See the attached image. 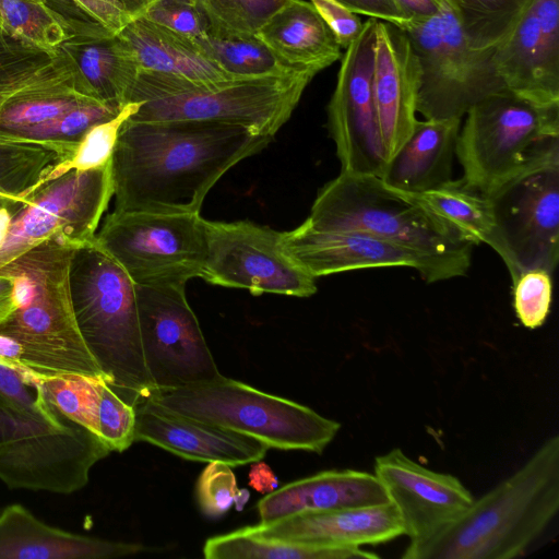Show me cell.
Instances as JSON below:
<instances>
[{
  "instance_id": "cell-1",
  "label": "cell",
  "mask_w": 559,
  "mask_h": 559,
  "mask_svg": "<svg viewBox=\"0 0 559 559\" xmlns=\"http://www.w3.org/2000/svg\"><path fill=\"white\" fill-rule=\"evenodd\" d=\"M272 140L223 122L127 119L110 160L115 211L200 213L221 177Z\"/></svg>"
},
{
  "instance_id": "cell-2",
  "label": "cell",
  "mask_w": 559,
  "mask_h": 559,
  "mask_svg": "<svg viewBox=\"0 0 559 559\" xmlns=\"http://www.w3.org/2000/svg\"><path fill=\"white\" fill-rule=\"evenodd\" d=\"M559 510V437L548 438L500 481L404 559H513L525 554Z\"/></svg>"
},
{
  "instance_id": "cell-3",
  "label": "cell",
  "mask_w": 559,
  "mask_h": 559,
  "mask_svg": "<svg viewBox=\"0 0 559 559\" xmlns=\"http://www.w3.org/2000/svg\"><path fill=\"white\" fill-rule=\"evenodd\" d=\"M80 246L56 236L20 252L0 267V275L13 283V309L0 323V334L21 344L26 365L41 378H104L84 343L72 307L69 275Z\"/></svg>"
},
{
  "instance_id": "cell-4",
  "label": "cell",
  "mask_w": 559,
  "mask_h": 559,
  "mask_svg": "<svg viewBox=\"0 0 559 559\" xmlns=\"http://www.w3.org/2000/svg\"><path fill=\"white\" fill-rule=\"evenodd\" d=\"M307 225L355 229L404 248L420 261L426 283L464 276L474 245L412 195L373 175L341 171L319 191Z\"/></svg>"
},
{
  "instance_id": "cell-5",
  "label": "cell",
  "mask_w": 559,
  "mask_h": 559,
  "mask_svg": "<svg viewBox=\"0 0 559 559\" xmlns=\"http://www.w3.org/2000/svg\"><path fill=\"white\" fill-rule=\"evenodd\" d=\"M69 280L85 345L109 388L135 407L154 392L142 355L135 284L96 240L75 250Z\"/></svg>"
},
{
  "instance_id": "cell-6",
  "label": "cell",
  "mask_w": 559,
  "mask_h": 559,
  "mask_svg": "<svg viewBox=\"0 0 559 559\" xmlns=\"http://www.w3.org/2000/svg\"><path fill=\"white\" fill-rule=\"evenodd\" d=\"M318 73L316 69L305 68L282 75L200 82L140 71L127 103L141 105L129 120L215 121L242 126L273 138Z\"/></svg>"
},
{
  "instance_id": "cell-7",
  "label": "cell",
  "mask_w": 559,
  "mask_h": 559,
  "mask_svg": "<svg viewBox=\"0 0 559 559\" xmlns=\"http://www.w3.org/2000/svg\"><path fill=\"white\" fill-rule=\"evenodd\" d=\"M455 155L462 180L490 197L536 170L559 166V104L538 105L506 90L466 112Z\"/></svg>"
},
{
  "instance_id": "cell-8",
  "label": "cell",
  "mask_w": 559,
  "mask_h": 559,
  "mask_svg": "<svg viewBox=\"0 0 559 559\" xmlns=\"http://www.w3.org/2000/svg\"><path fill=\"white\" fill-rule=\"evenodd\" d=\"M177 415L260 440L269 448L322 453L341 425L313 409L246 383L219 378L156 390L146 399Z\"/></svg>"
},
{
  "instance_id": "cell-9",
  "label": "cell",
  "mask_w": 559,
  "mask_h": 559,
  "mask_svg": "<svg viewBox=\"0 0 559 559\" xmlns=\"http://www.w3.org/2000/svg\"><path fill=\"white\" fill-rule=\"evenodd\" d=\"M407 35L419 68L417 112L425 119H462L483 98L508 90L493 48H473L447 0L425 19L408 20Z\"/></svg>"
},
{
  "instance_id": "cell-10",
  "label": "cell",
  "mask_w": 559,
  "mask_h": 559,
  "mask_svg": "<svg viewBox=\"0 0 559 559\" xmlns=\"http://www.w3.org/2000/svg\"><path fill=\"white\" fill-rule=\"evenodd\" d=\"M95 240L139 286L186 287L200 277L205 262V219L200 213L114 210Z\"/></svg>"
},
{
  "instance_id": "cell-11",
  "label": "cell",
  "mask_w": 559,
  "mask_h": 559,
  "mask_svg": "<svg viewBox=\"0 0 559 559\" xmlns=\"http://www.w3.org/2000/svg\"><path fill=\"white\" fill-rule=\"evenodd\" d=\"M110 452L95 432L46 400L41 420L0 444V480L11 489L72 493L88 483L92 467Z\"/></svg>"
},
{
  "instance_id": "cell-12",
  "label": "cell",
  "mask_w": 559,
  "mask_h": 559,
  "mask_svg": "<svg viewBox=\"0 0 559 559\" xmlns=\"http://www.w3.org/2000/svg\"><path fill=\"white\" fill-rule=\"evenodd\" d=\"M282 235L251 222L205 219L206 255L200 277L213 285L245 288L255 296H312L316 277L287 252Z\"/></svg>"
},
{
  "instance_id": "cell-13",
  "label": "cell",
  "mask_w": 559,
  "mask_h": 559,
  "mask_svg": "<svg viewBox=\"0 0 559 559\" xmlns=\"http://www.w3.org/2000/svg\"><path fill=\"white\" fill-rule=\"evenodd\" d=\"M185 290V286L135 285L142 355L154 391L222 376Z\"/></svg>"
},
{
  "instance_id": "cell-14",
  "label": "cell",
  "mask_w": 559,
  "mask_h": 559,
  "mask_svg": "<svg viewBox=\"0 0 559 559\" xmlns=\"http://www.w3.org/2000/svg\"><path fill=\"white\" fill-rule=\"evenodd\" d=\"M112 195L110 163L87 170L72 169L43 183L12 219L0 246V267L20 252L56 236L79 245L94 241Z\"/></svg>"
},
{
  "instance_id": "cell-15",
  "label": "cell",
  "mask_w": 559,
  "mask_h": 559,
  "mask_svg": "<svg viewBox=\"0 0 559 559\" xmlns=\"http://www.w3.org/2000/svg\"><path fill=\"white\" fill-rule=\"evenodd\" d=\"M489 198L496 223L492 249L511 278L532 269L552 274L559 258V166L523 176Z\"/></svg>"
},
{
  "instance_id": "cell-16",
  "label": "cell",
  "mask_w": 559,
  "mask_h": 559,
  "mask_svg": "<svg viewBox=\"0 0 559 559\" xmlns=\"http://www.w3.org/2000/svg\"><path fill=\"white\" fill-rule=\"evenodd\" d=\"M376 19L368 17L341 58L328 127L341 171L382 176L388 163L372 95Z\"/></svg>"
},
{
  "instance_id": "cell-17",
  "label": "cell",
  "mask_w": 559,
  "mask_h": 559,
  "mask_svg": "<svg viewBox=\"0 0 559 559\" xmlns=\"http://www.w3.org/2000/svg\"><path fill=\"white\" fill-rule=\"evenodd\" d=\"M373 474L396 509L411 543L438 533L475 499L457 477L431 471L399 448L376 457Z\"/></svg>"
},
{
  "instance_id": "cell-18",
  "label": "cell",
  "mask_w": 559,
  "mask_h": 559,
  "mask_svg": "<svg viewBox=\"0 0 559 559\" xmlns=\"http://www.w3.org/2000/svg\"><path fill=\"white\" fill-rule=\"evenodd\" d=\"M507 88L538 105L559 104V0H532L493 50Z\"/></svg>"
},
{
  "instance_id": "cell-19",
  "label": "cell",
  "mask_w": 559,
  "mask_h": 559,
  "mask_svg": "<svg viewBox=\"0 0 559 559\" xmlns=\"http://www.w3.org/2000/svg\"><path fill=\"white\" fill-rule=\"evenodd\" d=\"M372 95L388 160L412 134L416 121L419 68L406 33L376 22Z\"/></svg>"
},
{
  "instance_id": "cell-20",
  "label": "cell",
  "mask_w": 559,
  "mask_h": 559,
  "mask_svg": "<svg viewBox=\"0 0 559 559\" xmlns=\"http://www.w3.org/2000/svg\"><path fill=\"white\" fill-rule=\"evenodd\" d=\"M251 527L267 538L345 549L380 545L404 535L402 522L391 502L301 512Z\"/></svg>"
},
{
  "instance_id": "cell-21",
  "label": "cell",
  "mask_w": 559,
  "mask_h": 559,
  "mask_svg": "<svg viewBox=\"0 0 559 559\" xmlns=\"http://www.w3.org/2000/svg\"><path fill=\"white\" fill-rule=\"evenodd\" d=\"M134 408L135 441L152 443L190 461L246 465L261 461L269 449L260 440L174 414L150 400Z\"/></svg>"
},
{
  "instance_id": "cell-22",
  "label": "cell",
  "mask_w": 559,
  "mask_h": 559,
  "mask_svg": "<svg viewBox=\"0 0 559 559\" xmlns=\"http://www.w3.org/2000/svg\"><path fill=\"white\" fill-rule=\"evenodd\" d=\"M287 252L312 276L345 271L405 266L420 271L418 258L408 250L355 229H317L305 222L283 231Z\"/></svg>"
},
{
  "instance_id": "cell-23",
  "label": "cell",
  "mask_w": 559,
  "mask_h": 559,
  "mask_svg": "<svg viewBox=\"0 0 559 559\" xmlns=\"http://www.w3.org/2000/svg\"><path fill=\"white\" fill-rule=\"evenodd\" d=\"M1 61L0 138L2 139L13 138L19 117L28 105L36 102L55 98L103 102L83 76L75 58L68 52L40 51L34 58L20 60L4 58Z\"/></svg>"
},
{
  "instance_id": "cell-24",
  "label": "cell",
  "mask_w": 559,
  "mask_h": 559,
  "mask_svg": "<svg viewBox=\"0 0 559 559\" xmlns=\"http://www.w3.org/2000/svg\"><path fill=\"white\" fill-rule=\"evenodd\" d=\"M145 550L139 544L105 540L53 527L20 503L0 512V559H105Z\"/></svg>"
},
{
  "instance_id": "cell-25",
  "label": "cell",
  "mask_w": 559,
  "mask_h": 559,
  "mask_svg": "<svg viewBox=\"0 0 559 559\" xmlns=\"http://www.w3.org/2000/svg\"><path fill=\"white\" fill-rule=\"evenodd\" d=\"M389 502L372 473L330 469L292 481L266 493L257 504L261 523L301 512L356 508Z\"/></svg>"
},
{
  "instance_id": "cell-26",
  "label": "cell",
  "mask_w": 559,
  "mask_h": 559,
  "mask_svg": "<svg viewBox=\"0 0 559 559\" xmlns=\"http://www.w3.org/2000/svg\"><path fill=\"white\" fill-rule=\"evenodd\" d=\"M462 119L417 120L412 134L388 160L381 179L408 194L452 180V164Z\"/></svg>"
},
{
  "instance_id": "cell-27",
  "label": "cell",
  "mask_w": 559,
  "mask_h": 559,
  "mask_svg": "<svg viewBox=\"0 0 559 559\" xmlns=\"http://www.w3.org/2000/svg\"><path fill=\"white\" fill-rule=\"evenodd\" d=\"M281 60L319 72L342 58V48L310 1L287 0L255 32Z\"/></svg>"
},
{
  "instance_id": "cell-28",
  "label": "cell",
  "mask_w": 559,
  "mask_h": 559,
  "mask_svg": "<svg viewBox=\"0 0 559 559\" xmlns=\"http://www.w3.org/2000/svg\"><path fill=\"white\" fill-rule=\"evenodd\" d=\"M130 48L141 71L171 74L200 82L233 78L199 49L195 39L142 19H132L117 35Z\"/></svg>"
},
{
  "instance_id": "cell-29",
  "label": "cell",
  "mask_w": 559,
  "mask_h": 559,
  "mask_svg": "<svg viewBox=\"0 0 559 559\" xmlns=\"http://www.w3.org/2000/svg\"><path fill=\"white\" fill-rule=\"evenodd\" d=\"M75 145L0 138V207L24 206L41 181Z\"/></svg>"
},
{
  "instance_id": "cell-30",
  "label": "cell",
  "mask_w": 559,
  "mask_h": 559,
  "mask_svg": "<svg viewBox=\"0 0 559 559\" xmlns=\"http://www.w3.org/2000/svg\"><path fill=\"white\" fill-rule=\"evenodd\" d=\"M408 194V193H407ZM472 245L492 248L496 223L489 197L468 187L462 179L436 189L409 194Z\"/></svg>"
},
{
  "instance_id": "cell-31",
  "label": "cell",
  "mask_w": 559,
  "mask_h": 559,
  "mask_svg": "<svg viewBox=\"0 0 559 559\" xmlns=\"http://www.w3.org/2000/svg\"><path fill=\"white\" fill-rule=\"evenodd\" d=\"M206 559H359L378 558L361 548L345 549L267 538L247 526L209 538L203 547Z\"/></svg>"
},
{
  "instance_id": "cell-32",
  "label": "cell",
  "mask_w": 559,
  "mask_h": 559,
  "mask_svg": "<svg viewBox=\"0 0 559 559\" xmlns=\"http://www.w3.org/2000/svg\"><path fill=\"white\" fill-rule=\"evenodd\" d=\"M78 63L98 98L118 106L127 104L141 71L130 48L117 35L91 39Z\"/></svg>"
},
{
  "instance_id": "cell-33",
  "label": "cell",
  "mask_w": 559,
  "mask_h": 559,
  "mask_svg": "<svg viewBox=\"0 0 559 559\" xmlns=\"http://www.w3.org/2000/svg\"><path fill=\"white\" fill-rule=\"evenodd\" d=\"M201 52L233 78L282 75L295 68L281 60L255 34L227 35L207 32L195 38Z\"/></svg>"
},
{
  "instance_id": "cell-34",
  "label": "cell",
  "mask_w": 559,
  "mask_h": 559,
  "mask_svg": "<svg viewBox=\"0 0 559 559\" xmlns=\"http://www.w3.org/2000/svg\"><path fill=\"white\" fill-rule=\"evenodd\" d=\"M469 45L496 47L514 27L532 0H447Z\"/></svg>"
},
{
  "instance_id": "cell-35",
  "label": "cell",
  "mask_w": 559,
  "mask_h": 559,
  "mask_svg": "<svg viewBox=\"0 0 559 559\" xmlns=\"http://www.w3.org/2000/svg\"><path fill=\"white\" fill-rule=\"evenodd\" d=\"M8 36L25 47L53 52L68 38L67 24L45 1L0 0Z\"/></svg>"
},
{
  "instance_id": "cell-36",
  "label": "cell",
  "mask_w": 559,
  "mask_h": 559,
  "mask_svg": "<svg viewBox=\"0 0 559 559\" xmlns=\"http://www.w3.org/2000/svg\"><path fill=\"white\" fill-rule=\"evenodd\" d=\"M104 380L81 374L51 376L39 379L34 388L39 389L59 413L97 435V409Z\"/></svg>"
},
{
  "instance_id": "cell-37",
  "label": "cell",
  "mask_w": 559,
  "mask_h": 559,
  "mask_svg": "<svg viewBox=\"0 0 559 559\" xmlns=\"http://www.w3.org/2000/svg\"><path fill=\"white\" fill-rule=\"evenodd\" d=\"M204 14L209 32L251 35L287 0H194Z\"/></svg>"
},
{
  "instance_id": "cell-38",
  "label": "cell",
  "mask_w": 559,
  "mask_h": 559,
  "mask_svg": "<svg viewBox=\"0 0 559 559\" xmlns=\"http://www.w3.org/2000/svg\"><path fill=\"white\" fill-rule=\"evenodd\" d=\"M140 105L141 103H127L118 115L91 127L78 143L73 155L58 164L41 185L72 169L87 170L110 163L121 126L136 112Z\"/></svg>"
},
{
  "instance_id": "cell-39",
  "label": "cell",
  "mask_w": 559,
  "mask_h": 559,
  "mask_svg": "<svg viewBox=\"0 0 559 559\" xmlns=\"http://www.w3.org/2000/svg\"><path fill=\"white\" fill-rule=\"evenodd\" d=\"M132 19H142L190 38L209 32L207 21L194 0H120Z\"/></svg>"
},
{
  "instance_id": "cell-40",
  "label": "cell",
  "mask_w": 559,
  "mask_h": 559,
  "mask_svg": "<svg viewBox=\"0 0 559 559\" xmlns=\"http://www.w3.org/2000/svg\"><path fill=\"white\" fill-rule=\"evenodd\" d=\"M123 106L84 104L25 131L20 140L78 144L91 127L115 117Z\"/></svg>"
},
{
  "instance_id": "cell-41",
  "label": "cell",
  "mask_w": 559,
  "mask_h": 559,
  "mask_svg": "<svg viewBox=\"0 0 559 559\" xmlns=\"http://www.w3.org/2000/svg\"><path fill=\"white\" fill-rule=\"evenodd\" d=\"M551 275L544 269H532L512 280L514 311L522 325L527 329L542 326L550 312Z\"/></svg>"
},
{
  "instance_id": "cell-42",
  "label": "cell",
  "mask_w": 559,
  "mask_h": 559,
  "mask_svg": "<svg viewBox=\"0 0 559 559\" xmlns=\"http://www.w3.org/2000/svg\"><path fill=\"white\" fill-rule=\"evenodd\" d=\"M97 435L110 451L123 452L135 441V408L104 380L97 409Z\"/></svg>"
},
{
  "instance_id": "cell-43",
  "label": "cell",
  "mask_w": 559,
  "mask_h": 559,
  "mask_svg": "<svg viewBox=\"0 0 559 559\" xmlns=\"http://www.w3.org/2000/svg\"><path fill=\"white\" fill-rule=\"evenodd\" d=\"M231 466L221 462H209L197 483V500L202 513L218 518L226 513L238 492Z\"/></svg>"
},
{
  "instance_id": "cell-44",
  "label": "cell",
  "mask_w": 559,
  "mask_h": 559,
  "mask_svg": "<svg viewBox=\"0 0 559 559\" xmlns=\"http://www.w3.org/2000/svg\"><path fill=\"white\" fill-rule=\"evenodd\" d=\"M0 408L29 421L44 417L45 397L15 371L0 365Z\"/></svg>"
},
{
  "instance_id": "cell-45",
  "label": "cell",
  "mask_w": 559,
  "mask_h": 559,
  "mask_svg": "<svg viewBox=\"0 0 559 559\" xmlns=\"http://www.w3.org/2000/svg\"><path fill=\"white\" fill-rule=\"evenodd\" d=\"M332 31L342 49H346L359 35L364 22L337 0H309Z\"/></svg>"
},
{
  "instance_id": "cell-46",
  "label": "cell",
  "mask_w": 559,
  "mask_h": 559,
  "mask_svg": "<svg viewBox=\"0 0 559 559\" xmlns=\"http://www.w3.org/2000/svg\"><path fill=\"white\" fill-rule=\"evenodd\" d=\"M94 23L118 35L131 21L120 0H72Z\"/></svg>"
},
{
  "instance_id": "cell-47",
  "label": "cell",
  "mask_w": 559,
  "mask_h": 559,
  "mask_svg": "<svg viewBox=\"0 0 559 559\" xmlns=\"http://www.w3.org/2000/svg\"><path fill=\"white\" fill-rule=\"evenodd\" d=\"M350 11L402 27L408 20L394 0H337Z\"/></svg>"
},
{
  "instance_id": "cell-48",
  "label": "cell",
  "mask_w": 559,
  "mask_h": 559,
  "mask_svg": "<svg viewBox=\"0 0 559 559\" xmlns=\"http://www.w3.org/2000/svg\"><path fill=\"white\" fill-rule=\"evenodd\" d=\"M0 365L15 371L28 385L34 388L35 382L41 378L25 362L21 344L11 336L0 334Z\"/></svg>"
},
{
  "instance_id": "cell-49",
  "label": "cell",
  "mask_w": 559,
  "mask_h": 559,
  "mask_svg": "<svg viewBox=\"0 0 559 559\" xmlns=\"http://www.w3.org/2000/svg\"><path fill=\"white\" fill-rule=\"evenodd\" d=\"M249 485L261 493H270L277 488V477L272 468L260 461L253 462L249 471Z\"/></svg>"
},
{
  "instance_id": "cell-50",
  "label": "cell",
  "mask_w": 559,
  "mask_h": 559,
  "mask_svg": "<svg viewBox=\"0 0 559 559\" xmlns=\"http://www.w3.org/2000/svg\"><path fill=\"white\" fill-rule=\"evenodd\" d=\"M407 20L425 19L436 14L443 0H394Z\"/></svg>"
},
{
  "instance_id": "cell-51",
  "label": "cell",
  "mask_w": 559,
  "mask_h": 559,
  "mask_svg": "<svg viewBox=\"0 0 559 559\" xmlns=\"http://www.w3.org/2000/svg\"><path fill=\"white\" fill-rule=\"evenodd\" d=\"M34 423L0 408V444L15 437Z\"/></svg>"
},
{
  "instance_id": "cell-52",
  "label": "cell",
  "mask_w": 559,
  "mask_h": 559,
  "mask_svg": "<svg viewBox=\"0 0 559 559\" xmlns=\"http://www.w3.org/2000/svg\"><path fill=\"white\" fill-rule=\"evenodd\" d=\"M13 309V283L11 278L0 275V323Z\"/></svg>"
},
{
  "instance_id": "cell-53",
  "label": "cell",
  "mask_w": 559,
  "mask_h": 559,
  "mask_svg": "<svg viewBox=\"0 0 559 559\" xmlns=\"http://www.w3.org/2000/svg\"><path fill=\"white\" fill-rule=\"evenodd\" d=\"M250 493L246 489L238 490L234 503L237 510H241L248 501Z\"/></svg>"
},
{
  "instance_id": "cell-54",
  "label": "cell",
  "mask_w": 559,
  "mask_h": 559,
  "mask_svg": "<svg viewBox=\"0 0 559 559\" xmlns=\"http://www.w3.org/2000/svg\"><path fill=\"white\" fill-rule=\"evenodd\" d=\"M4 35H8V34H7V29H5V26H4V23H3V20H2L1 14H0V39H1Z\"/></svg>"
}]
</instances>
